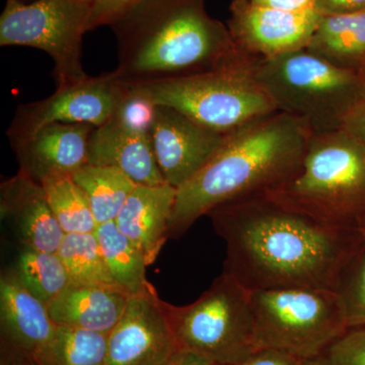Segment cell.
<instances>
[{
  "instance_id": "cell-1",
  "label": "cell",
  "mask_w": 365,
  "mask_h": 365,
  "mask_svg": "<svg viewBox=\"0 0 365 365\" xmlns=\"http://www.w3.org/2000/svg\"><path fill=\"white\" fill-rule=\"evenodd\" d=\"M207 216L227 244L223 272L250 292L335 289L362 239L357 230L317 222L265 194L222 204Z\"/></svg>"
},
{
  "instance_id": "cell-27",
  "label": "cell",
  "mask_w": 365,
  "mask_h": 365,
  "mask_svg": "<svg viewBox=\"0 0 365 365\" xmlns=\"http://www.w3.org/2000/svg\"><path fill=\"white\" fill-rule=\"evenodd\" d=\"M334 290L344 304L348 327L365 325V240L348 257Z\"/></svg>"
},
{
  "instance_id": "cell-28",
  "label": "cell",
  "mask_w": 365,
  "mask_h": 365,
  "mask_svg": "<svg viewBox=\"0 0 365 365\" xmlns=\"http://www.w3.org/2000/svg\"><path fill=\"white\" fill-rule=\"evenodd\" d=\"M126 85V93L112 119L131 130L150 135L158 105L135 86Z\"/></svg>"
},
{
  "instance_id": "cell-24",
  "label": "cell",
  "mask_w": 365,
  "mask_h": 365,
  "mask_svg": "<svg viewBox=\"0 0 365 365\" xmlns=\"http://www.w3.org/2000/svg\"><path fill=\"white\" fill-rule=\"evenodd\" d=\"M11 269L26 289L46 304L72 283L58 253L21 246Z\"/></svg>"
},
{
  "instance_id": "cell-23",
  "label": "cell",
  "mask_w": 365,
  "mask_h": 365,
  "mask_svg": "<svg viewBox=\"0 0 365 365\" xmlns=\"http://www.w3.org/2000/svg\"><path fill=\"white\" fill-rule=\"evenodd\" d=\"M106 334L56 326L34 361L37 365H106Z\"/></svg>"
},
{
  "instance_id": "cell-29",
  "label": "cell",
  "mask_w": 365,
  "mask_h": 365,
  "mask_svg": "<svg viewBox=\"0 0 365 365\" xmlns=\"http://www.w3.org/2000/svg\"><path fill=\"white\" fill-rule=\"evenodd\" d=\"M312 365H365V325L348 327Z\"/></svg>"
},
{
  "instance_id": "cell-9",
  "label": "cell",
  "mask_w": 365,
  "mask_h": 365,
  "mask_svg": "<svg viewBox=\"0 0 365 365\" xmlns=\"http://www.w3.org/2000/svg\"><path fill=\"white\" fill-rule=\"evenodd\" d=\"M86 0H6L0 16V46H26L47 53L57 88L88 78L83 71V39L90 31Z\"/></svg>"
},
{
  "instance_id": "cell-6",
  "label": "cell",
  "mask_w": 365,
  "mask_h": 365,
  "mask_svg": "<svg viewBox=\"0 0 365 365\" xmlns=\"http://www.w3.org/2000/svg\"><path fill=\"white\" fill-rule=\"evenodd\" d=\"M250 57L215 71L184 78L128 83L157 105L169 106L197 123L222 134L278 112L255 74Z\"/></svg>"
},
{
  "instance_id": "cell-8",
  "label": "cell",
  "mask_w": 365,
  "mask_h": 365,
  "mask_svg": "<svg viewBox=\"0 0 365 365\" xmlns=\"http://www.w3.org/2000/svg\"><path fill=\"white\" fill-rule=\"evenodd\" d=\"M165 307L181 349L216 365H241L256 350L251 292L227 273L192 304Z\"/></svg>"
},
{
  "instance_id": "cell-12",
  "label": "cell",
  "mask_w": 365,
  "mask_h": 365,
  "mask_svg": "<svg viewBox=\"0 0 365 365\" xmlns=\"http://www.w3.org/2000/svg\"><path fill=\"white\" fill-rule=\"evenodd\" d=\"M227 28L235 45L259 59L306 49L321 14L314 9L287 11L232 0Z\"/></svg>"
},
{
  "instance_id": "cell-2",
  "label": "cell",
  "mask_w": 365,
  "mask_h": 365,
  "mask_svg": "<svg viewBox=\"0 0 365 365\" xmlns=\"http://www.w3.org/2000/svg\"><path fill=\"white\" fill-rule=\"evenodd\" d=\"M125 83L184 78L250 58L205 0H138L112 21Z\"/></svg>"
},
{
  "instance_id": "cell-11",
  "label": "cell",
  "mask_w": 365,
  "mask_h": 365,
  "mask_svg": "<svg viewBox=\"0 0 365 365\" xmlns=\"http://www.w3.org/2000/svg\"><path fill=\"white\" fill-rule=\"evenodd\" d=\"M155 287L131 295L107 335L106 365H160L181 349Z\"/></svg>"
},
{
  "instance_id": "cell-38",
  "label": "cell",
  "mask_w": 365,
  "mask_h": 365,
  "mask_svg": "<svg viewBox=\"0 0 365 365\" xmlns=\"http://www.w3.org/2000/svg\"><path fill=\"white\" fill-rule=\"evenodd\" d=\"M24 4H31V2L36 1V0H21Z\"/></svg>"
},
{
  "instance_id": "cell-10",
  "label": "cell",
  "mask_w": 365,
  "mask_h": 365,
  "mask_svg": "<svg viewBox=\"0 0 365 365\" xmlns=\"http://www.w3.org/2000/svg\"><path fill=\"white\" fill-rule=\"evenodd\" d=\"M126 90V83L114 71L60 86L44 100L19 106L7 137L16 143L56 122L102 126L114 117Z\"/></svg>"
},
{
  "instance_id": "cell-5",
  "label": "cell",
  "mask_w": 365,
  "mask_h": 365,
  "mask_svg": "<svg viewBox=\"0 0 365 365\" xmlns=\"http://www.w3.org/2000/svg\"><path fill=\"white\" fill-rule=\"evenodd\" d=\"M255 74L278 112L304 122L313 134L341 130L365 100V79L307 49L257 59Z\"/></svg>"
},
{
  "instance_id": "cell-20",
  "label": "cell",
  "mask_w": 365,
  "mask_h": 365,
  "mask_svg": "<svg viewBox=\"0 0 365 365\" xmlns=\"http://www.w3.org/2000/svg\"><path fill=\"white\" fill-rule=\"evenodd\" d=\"M306 49L365 79V11L321 16Z\"/></svg>"
},
{
  "instance_id": "cell-37",
  "label": "cell",
  "mask_w": 365,
  "mask_h": 365,
  "mask_svg": "<svg viewBox=\"0 0 365 365\" xmlns=\"http://www.w3.org/2000/svg\"><path fill=\"white\" fill-rule=\"evenodd\" d=\"M357 230L361 235L362 239L365 240V215L359 220V225H357Z\"/></svg>"
},
{
  "instance_id": "cell-25",
  "label": "cell",
  "mask_w": 365,
  "mask_h": 365,
  "mask_svg": "<svg viewBox=\"0 0 365 365\" xmlns=\"http://www.w3.org/2000/svg\"><path fill=\"white\" fill-rule=\"evenodd\" d=\"M57 222L66 234L96 232L98 222L85 192L72 175H57L41 182Z\"/></svg>"
},
{
  "instance_id": "cell-35",
  "label": "cell",
  "mask_w": 365,
  "mask_h": 365,
  "mask_svg": "<svg viewBox=\"0 0 365 365\" xmlns=\"http://www.w3.org/2000/svg\"><path fill=\"white\" fill-rule=\"evenodd\" d=\"M160 365H216L205 357L188 350L179 349Z\"/></svg>"
},
{
  "instance_id": "cell-3",
  "label": "cell",
  "mask_w": 365,
  "mask_h": 365,
  "mask_svg": "<svg viewBox=\"0 0 365 365\" xmlns=\"http://www.w3.org/2000/svg\"><path fill=\"white\" fill-rule=\"evenodd\" d=\"M312 135L304 122L281 112L227 134L202 169L177 189L169 239H179L222 204L284 184L299 169Z\"/></svg>"
},
{
  "instance_id": "cell-7",
  "label": "cell",
  "mask_w": 365,
  "mask_h": 365,
  "mask_svg": "<svg viewBox=\"0 0 365 365\" xmlns=\"http://www.w3.org/2000/svg\"><path fill=\"white\" fill-rule=\"evenodd\" d=\"M256 349L271 348L314 359L348 328L337 292L292 287L251 292Z\"/></svg>"
},
{
  "instance_id": "cell-30",
  "label": "cell",
  "mask_w": 365,
  "mask_h": 365,
  "mask_svg": "<svg viewBox=\"0 0 365 365\" xmlns=\"http://www.w3.org/2000/svg\"><path fill=\"white\" fill-rule=\"evenodd\" d=\"M91 9L90 31L110 26L138 0H86Z\"/></svg>"
},
{
  "instance_id": "cell-19",
  "label": "cell",
  "mask_w": 365,
  "mask_h": 365,
  "mask_svg": "<svg viewBox=\"0 0 365 365\" xmlns=\"http://www.w3.org/2000/svg\"><path fill=\"white\" fill-rule=\"evenodd\" d=\"M130 297L117 287L72 282L47 307L56 326L108 335L121 319Z\"/></svg>"
},
{
  "instance_id": "cell-4",
  "label": "cell",
  "mask_w": 365,
  "mask_h": 365,
  "mask_svg": "<svg viewBox=\"0 0 365 365\" xmlns=\"http://www.w3.org/2000/svg\"><path fill=\"white\" fill-rule=\"evenodd\" d=\"M265 195L317 222L357 230L365 215V148L343 129L313 134L297 172Z\"/></svg>"
},
{
  "instance_id": "cell-16",
  "label": "cell",
  "mask_w": 365,
  "mask_h": 365,
  "mask_svg": "<svg viewBox=\"0 0 365 365\" xmlns=\"http://www.w3.org/2000/svg\"><path fill=\"white\" fill-rule=\"evenodd\" d=\"M47 304L26 289L13 269L0 276V348L35 359L54 333Z\"/></svg>"
},
{
  "instance_id": "cell-13",
  "label": "cell",
  "mask_w": 365,
  "mask_h": 365,
  "mask_svg": "<svg viewBox=\"0 0 365 365\" xmlns=\"http://www.w3.org/2000/svg\"><path fill=\"white\" fill-rule=\"evenodd\" d=\"M227 135L174 108L158 105L150 138L165 182L176 189L182 187L202 169Z\"/></svg>"
},
{
  "instance_id": "cell-33",
  "label": "cell",
  "mask_w": 365,
  "mask_h": 365,
  "mask_svg": "<svg viewBox=\"0 0 365 365\" xmlns=\"http://www.w3.org/2000/svg\"><path fill=\"white\" fill-rule=\"evenodd\" d=\"M342 129L365 148V100L348 115Z\"/></svg>"
},
{
  "instance_id": "cell-34",
  "label": "cell",
  "mask_w": 365,
  "mask_h": 365,
  "mask_svg": "<svg viewBox=\"0 0 365 365\" xmlns=\"http://www.w3.org/2000/svg\"><path fill=\"white\" fill-rule=\"evenodd\" d=\"M256 6L287 11H312L314 0H249Z\"/></svg>"
},
{
  "instance_id": "cell-22",
  "label": "cell",
  "mask_w": 365,
  "mask_h": 365,
  "mask_svg": "<svg viewBox=\"0 0 365 365\" xmlns=\"http://www.w3.org/2000/svg\"><path fill=\"white\" fill-rule=\"evenodd\" d=\"M96 235L108 270L117 287L130 295L153 288L146 278L148 265L145 258L115 222L98 225Z\"/></svg>"
},
{
  "instance_id": "cell-14",
  "label": "cell",
  "mask_w": 365,
  "mask_h": 365,
  "mask_svg": "<svg viewBox=\"0 0 365 365\" xmlns=\"http://www.w3.org/2000/svg\"><path fill=\"white\" fill-rule=\"evenodd\" d=\"M95 128L91 124L56 122L11 143L19 170L40 184L49 177L73 174L88 163V144Z\"/></svg>"
},
{
  "instance_id": "cell-36",
  "label": "cell",
  "mask_w": 365,
  "mask_h": 365,
  "mask_svg": "<svg viewBox=\"0 0 365 365\" xmlns=\"http://www.w3.org/2000/svg\"><path fill=\"white\" fill-rule=\"evenodd\" d=\"M0 365H37L33 359L0 348Z\"/></svg>"
},
{
  "instance_id": "cell-17",
  "label": "cell",
  "mask_w": 365,
  "mask_h": 365,
  "mask_svg": "<svg viewBox=\"0 0 365 365\" xmlns=\"http://www.w3.org/2000/svg\"><path fill=\"white\" fill-rule=\"evenodd\" d=\"M177 189L169 184L137 185L118 215V228L145 258L155 263L169 240V225L176 201Z\"/></svg>"
},
{
  "instance_id": "cell-31",
  "label": "cell",
  "mask_w": 365,
  "mask_h": 365,
  "mask_svg": "<svg viewBox=\"0 0 365 365\" xmlns=\"http://www.w3.org/2000/svg\"><path fill=\"white\" fill-rule=\"evenodd\" d=\"M241 365H312V360L282 350L262 348L255 350Z\"/></svg>"
},
{
  "instance_id": "cell-26",
  "label": "cell",
  "mask_w": 365,
  "mask_h": 365,
  "mask_svg": "<svg viewBox=\"0 0 365 365\" xmlns=\"http://www.w3.org/2000/svg\"><path fill=\"white\" fill-rule=\"evenodd\" d=\"M57 253L72 282L117 287L108 270L96 232L66 234Z\"/></svg>"
},
{
  "instance_id": "cell-18",
  "label": "cell",
  "mask_w": 365,
  "mask_h": 365,
  "mask_svg": "<svg viewBox=\"0 0 365 365\" xmlns=\"http://www.w3.org/2000/svg\"><path fill=\"white\" fill-rule=\"evenodd\" d=\"M88 163L117 168L137 185L168 184L158 167L150 135L111 119L96 127L88 144Z\"/></svg>"
},
{
  "instance_id": "cell-32",
  "label": "cell",
  "mask_w": 365,
  "mask_h": 365,
  "mask_svg": "<svg viewBox=\"0 0 365 365\" xmlns=\"http://www.w3.org/2000/svg\"><path fill=\"white\" fill-rule=\"evenodd\" d=\"M314 9L321 16L359 13L365 11V0H314Z\"/></svg>"
},
{
  "instance_id": "cell-15",
  "label": "cell",
  "mask_w": 365,
  "mask_h": 365,
  "mask_svg": "<svg viewBox=\"0 0 365 365\" xmlns=\"http://www.w3.org/2000/svg\"><path fill=\"white\" fill-rule=\"evenodd\" d=\"M0 215L21 247L57 253L66 235L42 185L20 170L0 184Z\"/></svg>"
},
{
  "instance_id": "cell-21",
  "label": "cell",
  "mask_w": 365,
  "mask_h": 365,
  "mask_svg": "<svg viewBox=\"0 0 365 365\" xmlns=\"http://www.w3.org/2000/svg\"><path fill=\"white\" fill-rule=\"evenodd\" d=\"M85 192L98 225L115 222L137 186L122 170L108 165H88L72 174Z\"/></svg>"
}]
</instances>
